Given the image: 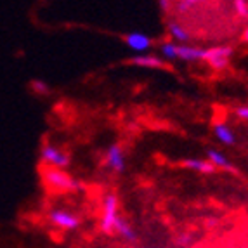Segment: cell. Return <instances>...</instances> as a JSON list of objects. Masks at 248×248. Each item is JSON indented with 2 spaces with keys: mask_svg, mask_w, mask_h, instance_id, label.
Segmentation results:
<instances>
[{
  "mask_svg": "<svg viewBox=\"0 0 248 248\" xmlns=\"http://www.w3.org/2000/svg\"><path fill=\"white\" fill-rule=\"evenodd\" d=\"M42 179L46 182V186L56 193H75L82 187V184L75 177H71L66 170L52 169V167L42 169Z\"/></svg>",
  "mask_w": 248,
  "mask_h": 248,
  "instance_id": "cell-1",
  "label": "cell"
},
{
  "mask_svg": "<svg viewBox=\"0 0 248 248\" xmlns=\"http://www.w3.org/2000/svg\"><path fill=\"white\" fill-rule=\"evenodd\" d=\"M118 217H120V214H118V196L115 193H108L103 200L101 231L104 234H115V222Z\"/></svg>",
  "mask_w": 248,
  "mask_h": 248,
  "instance_id": "cell-2",
  "label": "cell"
},
{
  "mask_svg": "<svg viewBox=\"0 0 248 248\" xmlns=\"http://www.w3.org/2000/svg\"><path fill=\"white\" fill-rule=\"evenodd\" d=\"M40 161L44 163V167H52V169L64 170L66 167H70L71 156L70 153L59 149L58 146L44 144L40 149Z\"/></svg>",
  "mask_w": 248,
  "mask_h": 248,
  "instance_id": "cell-3",
  "label": "cell"
},
{
  "mask_svg": "<svg viewBox=\"0 0 248 248\" xmlns=\"http://www.w3.org/2000/svg\"><path fill=\"white\" fill-rule=\"evenodd\" d=\"M234 49L229 46H220V47H212V49H205V56H203V61L210 64L212 70L215 71H222L229 66V61H231Z\"/></svg>",
  "mask_w": 248,
  "mask_h": 248,
  "instance_id": "cell-4",
  "label": "cell"
},
{
  "mask_svg": "<svg viewBox=\"0 0 248 248\" xmlns=\"http://www.w3.org/2000/svg\"><path fill=\"white\" fill-rule=\"evenodd\" d=\"M47 220H49L52 226L62 229V231H71V229H77L80 226V217L78 215L71 214L68 210H62V208H54L47 214Z\"/></svg>",
  "mask_w": 248,
  "mask_h": 248,
  "instance_id": "cell-5",
  "label": "cell"
},
{
  "mask_svg": "<svg viewBox=\"0 0 248 248\" xmlns=\"http://www.w3.org/2000/svg\"><path fill=\"white\" fill-rule=\"evenodd\" d=\"M128 62L132 66L139 68H153V70H170V66L167 64L163 59H160L158 56H151V54H137L134 58L128 59Z\"/></svg>",
  "mask_w": 248,
  "mask_h": 248,
  "instance_id": "cell-6",
  "label": "cell"
},
{
  "mask_svg": "<svg viewBox=\"0 0 248 248\" xmlns=\"http://www.w3.org/2000/svg\"><path fill=\"white\" fill-rule=\"evenodd\" d=\"M106 165L116 172V174H122L125 170V155L124 149L120 144H111L106 153Z\"/></svg>",
  "mask_w": 248,
  "mask_h": 248,
  "instance_id": "cell-7",
  "label": "cell"
},
{
  "mask_svg": "<svg viewBox=\"0 0 248 248\" xmlns=\"http://www.w3.org/2000/svg\"><path fill=\"white\" fill-rule=\"evenodd\" d=\"M207 161L215 170L222 169V170H228V172H232V174L238 172L234 169V165L228 160V156L224 153H220V151H217V149H207Z\"/></svg>",
  "mask_w": 248,
  "mask_h": 248,
  "instance_id": "cell-8",
  "label": "cell"
},
{
  "mask_svg": "<svg viewBox=\"0 0 248 248\" xmlns=\"http://www.w3.org/2000/svg\"><path fill=\"white\" fill-rule=\"evenodd\" d=\"M203 56H205V49L191 47L186 46V44H177V59L193 62V61H203Z\"/></svg>",
  "mask_w": 248,
  "mask_h": 248,
  "instance_id": "cell-9",
  "label": "cell"
},
{
  "mask_svg": "<svg viewBox=\"0 0 248 248\" xmlns=\"http://www.w3.org/2000/svg\"><path fill=\"white\" fill-rule=\"evenodd\" d=\"M124 40L136 52H144V50H148L151 47V38L144 33H128Z\"/></svg>",
  "mask_w": 248,
  "mask_h": 248,
  "instance_id": "cell-10",
  "label": "cell"
},
{
  "mask_svg": "<svg viewBox=\"0 0 248 248\" xmlns=\"http://www.w3.org/2000/svg\"><path fill=\"white\" fill-rule=\"evenodd\" d=\"M181 167L195 170V172H200V174H214L215 172V169L208 163L207 160H198V158H187V160H182Z\"/></svg>",
  "mask_w": 248,
  "mask_h": 248,
  "instance_id": "cell-11",
  "label": "cell"
},
{
  "mask_svg": "<svg viewBox=\"0 0 248 248\" xmlns=\"http://www.w3.org/2000/svg\"><path fill=\"white\" fill-rule=\"evenodd\" d=\"M115 234H120L122 238H125V240L130 241V243H136L137 241V232L134 231V228L124 219V217H118V219H116Z\"/></svg>",
  "mask_w": 248,
  "mask_h": 248,
  "instance_id": "cell-12",
  "label": "cell"
},
{
  "mask_svg": "<svg viewBox=\"0 0 248 248\" xmlns=\"http://www.w3.org/2000/svg\"><path fill=\"white\" fill-rule=\"evenodd\" d=\"M214 132H215V136H217V139H219L222 144L234 146L236 137H234V134H232V130L226 124H222V122H220V124H215Z\"/></svg>",
  "mask_w": 248,
  "mask_h": 248,
  "instance_id": "cell-13",
  "label": "cell"
},
{
  "mask_svg": "<svg viewBox=\"0 0 248 248\" xmlns=\"http://www.w3.org/2000/svg\"><path fill=\"white\" fill-rule=\"evenodd\" d=\"M169 33L170 37L174 38V40L181 42V44H186V42H189V33H187L186 30L182 28V25H179V23H170L169 25Z\"/></svg>",
  "mask_w": 248,
  "mask_h": 248,
  "instance_id": "cell-14",
  "label": "cell"
},
{
  "mask_svg": "<svg viewBox=\"0 0 248 248\" xmlns=\"http://www.w3.org/2000/svg\"><path fill=\"white\" fill-rule=\"evenodd\" d=\"M160 52L163 54V58L174 61V59H177V44H174V42H163L160 46Z\"/></svg>",
  "mask_w": 248,
  "mask_h": 248,
  "instance_id": "cell-15",
  "label": "cell"
},
{
  "mask_svg": "<svg viewBox=\"0 0 248 248\" xmlns=\"http://www.w3.org/2000/svg\"><path fill=\"white\" fill-rule=\"evenodd\" d=\"M30 89L35 92V94H38V95H47L50 92V89H49V85H47L44 80H33V82L30 83Z\"/></svg>",
  "mask_w": 248,
  "mask_h": 248,
  "instance_id": "cell-16",
  "label": "cell"
},
{
  "mask_svg": "<svg viewBox=\"0 0 248 248\" xmlns=\"http://www.w3.org/2000/svg\"><path fill=\"white\" fill-rule=\"evenodd\" d=\"M232 5H234L238 16L248 17V2L247 0H236V2H232Z\"/></svg>",
  "mask_w": 248,
  "mask_h": 248,
  "instance_id": "cell-17",
  "label": "cell"
},
{
  "mask_svg": "<svg viewBox=\"0 0 248 248\" xmlns=\"http://www.w3.org/2000/svg\"><path fill=\"white\" fill-rule=\"evenodd\" d=\"M191 241H193V238H191L189 232H182V234L177 238V243L179 245H184V247H187V245H189Z\"/></svg>",
  "mask_w": 248,
  "mask_h": 248,
  "instance_id": "cell-18",
  "label": "cell"
},
{
  "mask_svg": "<svg viewBox=\"0 0 248 248\" xmlns=\"http://www.w3.org/2000/svg\"><path fill=\"white\" fill-rule=\"evenodd\" d=\"M236 115L240 116L241 120H247L248 122V106H240L236 109Z\"/></svg>",
  "mask_w": 248,
  "mask_h": 248,
  "instance_id": "cell-19",
  "label": "cell"
},
{
  "mask_svg": "<svg viewBox=\"0 0 248 248\" xmlns=\"http://www.w3.org/2000/svg\"><path fill=\"white\" fill-rule=\"evenodd\" d=\"M195 2H179V9H187V7H195Z\"/></svg>",
  "mask_w": 248,
  "mask_h": 248,
  "instance_id": "cell-20",
  "label": "cell"
},
{
  "mask_svg": "<svg viewBox=\"0 0 248 248\" xmlns=\"http://www.w3.org/2000/svg\"><path fill=\"white\" fill-rule=\"evenodd\" d=\"M205 224H207V228H215V226H217V224H219V220H217V219H214V217H212V219H208Z\"/></svg>",
  "mask_w": 248,
  "mask_h": 248,
  "instance_id": "cell-21",
  "label": "cell"
},
{
  "mask_svg": "<svg viewBox=\"0 0 248 248\" xmlns=\"http://www.w3.org/2000/svg\"><path fill=\"white\" fill-rule=\"evenodd\" d=\"M241 40H243L245 44L248 46V26H247V30H245V33H243V37H241Z\"/></svg>",
  "mask_w": 248,
  "mask_h": 248,
  "instance_id": "cell-22",
  "label": "cell"
}]
</instances>
